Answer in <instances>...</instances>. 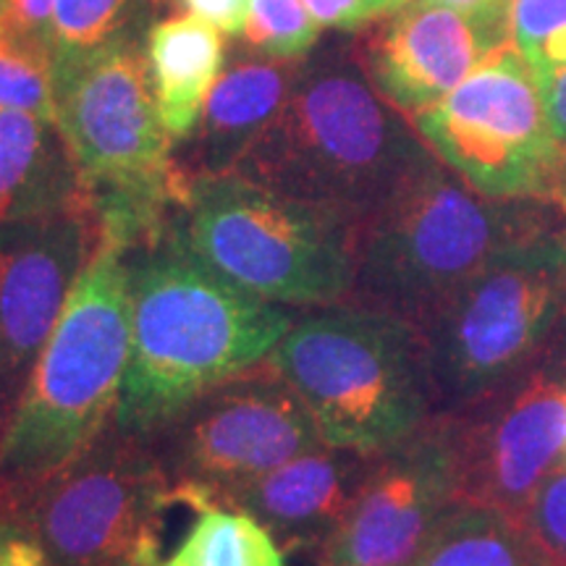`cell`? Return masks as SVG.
Wrapping results in <instances>:
<instances>
[{"instance_id":"d6986e66","label":"cell","mask_w":566,"mask_h":566,"mask_svg":"<svg viewBox=\"0 0 566 566\" xmlns=\"http://www.w3.org/2000/svg\"><path fill=\"white\" fill-rule=\"evenodd\" d=\"M74 163L59 126L21 111H0V226L74 202Z\"/></svg>"},{"instance_id":"3957f363","label":"cell","mask_w":566,"mask_h":566,"mask_svg":"<svg viewBox=\"0 0 566 566\" xmlns=\"http://www.w3.org/2000/svg\"><path fill=\"white\" fill-rule=\"evenodd\" d=\"M129 349V260L101 239L0 438V520L111 428Z\"/></svg>"},{"instance_id":"836d02e7","label":"cell","mask_w":566,"mask_h":566,"mask_svg":"<svg viewBox=\"0 0 566 566\" xmlns=\"http://www.w3.org/2000/svg\"><path fill=\"white\" fill-rule=\"evenodd\" d=\"M564 260H566V229H564Z\"/></svg>"},{"instance_id":"ac0fdd59","label":"cell","mask_w":566,"mask_h":566,"mask_svg":"<svg viewBox=\"0 0 566 566\" xmlns=\"http://www.w3.org/2000/svg\"><path fill=\"white\" fill-rule=\"evenodd\" d=\"M145 53L163 124L184 142L223 74V32L195 13H176L150 27Z\"/></svg>"},{"instance_id":"1f68e13d","label":"cell","mask_w":566,"mask_h":566,"mask_svg":"<svg viewBox=\"0 0 566 566\" xmlns=\"http://www.w3.org/2000/svg\"><path fill=\"white\" fill-rule=\"evenodd\" d=\"M428 3L446 6V9H454L459 13H467L470 19L480 21V24L491 27V30L509 34V19H512V0H428Z\"/></svg>"},{"instance_id":"7402d4cb","label":"cell","mask_w":566,"mask_h":566,"mask_svg":"<svg viewBox=\"0 0 566 566\" xmlns=\"http://www.w3.org/2000/svg\"><path fill=\"white\" fill-rule=\"evenodd\" d=\"M147 0H55L51 27L53 74L134 32Z\"/></svg>"},{"instance_id":"e575fe53","label":"cell","mask_w":566,"mask_h":566,"mask_svg":"<svg viewBox=\"0 0 566 566\" xmlns=\"http://www.w3.org/2000/svg\"><path fill=\"white\" fill-rule=\"evenodd\" d=\"M564 462H566V451H564Z\"/></svg>"},{"instance_id":"f546056e","label":"cell","mask_w":566,"mask_h":566,"mask_svg":"<svg viewBox=\"0 0 566 566\" xmlns=\"http://www.w3.org/2000/svg\"><path fill=\"white\" fill-rule=\"evenodd\" d=\"M0 566H51V562L32 535L0 522Z\"/></svg>"},{"instance_id":"44dd1931","label":"cell","mask_w":566,"mask_h":566,"mask_svg":"<svg viewBox=\"0 0 566 566\" xmlns=\"http://www.w3.org/2000/svg\"><path fill=\"white\" fill-rule=\"evenodd\" d=\"M195 520L160 566H292L286 551L250 514L223 504L192 506Z\"/></svg>"},{"instance_id":"d6a6232c","label":"cell","mask_w":566,"mask_h":566,"mask_svg":"<svg viewBox=\"0 0 566 566\" xmlns=\"http://www.w3.org/2000/svg\"><path fill=\"white\" fill-rule=\"evenodd\" d=\"M412 3L415 0H367V17H370V24H373V21L388 19L394 17V13L405 11L407 6Z\"/></svg>"},{"instance_id":"5b68a950","label":"cell","mask_w":566,"mask_h":566,"mask_svg":"<svg viewBox=\"0 0 566 566\" xmlns=\"http://www.w3.org/2000/svg\"><path fill=\"white\" fill-rule=\"evenodd\" d=\"M55 126L101 239L126 252L158 239L187 197L137 32L55 71Z\"/></svg>"},{"instance_id":"484cf974","label":"cell","mask_w":566,"mask_h":566,"mask_svg":"<svg viewBox=\"0 0 566 566\" xmlns=\"http://www.w3.org/2000/svg\"><path fill=\"white\" fill-rule=\"evenodd\" d=\"M558 30H566V0H512L509 34L525 59Z\"/></svg>"},{"instance_id":"7c38bea8","label":"cell","mask_w":566,"mask_h":566,"mask_svg":"<svg viewBox=\"0 0 566 566\" xmlns=\"http://www.w3.org/2000/svg\"><path fill=\"white\" fill-rule=\"evenodd\" d=\"M446 420L464 504L522 525L537 488L564 462L566 331L533 367Z\"/></svg>"},{"instance_id":"603a6c76","label":"cell","mask_w":566,"mask_h":566,"mask_svg":"<svg viewBox=\"0 0 566 566\" xmlns=\"http://www.w3.org/2000/svg\"><path fill=\"white\" fill-rule=\"evenodd\" d=\"M0 111H21L55 124L51 48L0 21Z\"/></svg>"},{"instance_id":"9a60e30c","label":"cell","mask_w":566,"mask_h":566,"mask_svg":"<svg viewBox=\"0 0 566 566\" xmlns=\"http://www.w3.org/2000/svg\"><path fill=\"white\" fill-rule=\"evenodd\" d=\"M509 42L506 34L467 13L415 0L405 11L380 19L354 51L375 92L412 122Z\"/></svg>"},{"instance_id":"4fadbf2b","label":"cell","mask_w":566,"mask_h":566,"mask_svg":"<svg viewBox=\"0 0 566 566\" xmlns=\"http://www.w3.org/2000/svg\"><path fill=\"white\" fill-rule=\"evenodd\" d=\"M97 247L101 226L84 197L0 226V438Z\"/></svg>"},{"instance_id":"6da1fadb","label":"cell","mask_w":566,"mask_h":566,"mask_svg":"<svg viewBox=\"0 0 566 566\" xmlns=\"http://www.w3.org/2000/svg\"><path fill=\"white\" fill-rule=\"evenodd\" d=\"M126 260L132 349L113 424L129 436L153 438L197 396L263 365L296 321L195 258L174 223Z\"/></svg>"},{"instance_id":"f1b7e54d","label":"cell","mask_w":566,"mask_h":566,"mask_svg":"<svg viewBox=\"0 0 566 566\" xmlns=\"http://www.w3.org/2000/svg\"><path fill=\"white\" fill-rule=\"evenodd\" d=\"M535 74L543 92L551 132H554L558 145L566 147V66L543 69Z\"/></svg>"},{"instance_id":"30bf717a","label":"cell","mask_w":566,"mask_h":566,"mask_svg":"<svg viewBox=\"0 0 566 566\" xmlns=\"http://www.w3.org/2000/svg\"><path fill=\"white\" fill-rule=\"evenodd\" d=\"M412 126L478 195L566 210V147L551 132L533 63L512 42Z\"/></svg>"},{"instance_id":"277c9868","label":"cell","mask_w":566,"mask_h":566,"mask_svg":"<svg viewBox=\"0 0 566 566\" xmlns=\"http://www.w3.org/2000/svg\"><path fill=\"white\" fill-rule=\"evenodd\" d=\"M564 229L556 205L491 200L436 158L359 223L349 302L420 331L495 254Z\"/></svg>"},{"instance_id":"cb8c5ba5","label":"cell","mask_w":566,"mask_h":566,"mask_svg":"<svg viewBox=\"0 0 566 566\" xmlns=\"http://www.w3.org/2000/svg\"><path fill=\"white\" fill-rule=\"evenodd\" d=\"M242 38L273 61H302L321 42V27L304 0H247Z\"/></svg>"},{"instance_id":"ba28073f","label":"cell","mask_w":566,"mask_h":566,"mask_svg":"<svg viewBox=\"0 0 566 566\" xmlns=\"http://www.w3.org/2000/svg\"><path fill=\"white\" fill-rule=\"evenodd\" d=\"M564 331V231L495 254L417 331L433 417L464 412L514 380L546 357Z\"/></svg>"},{"instance_id":"e0dca14e","label":"cell","mask_w":566,"mask_h":566,"mask_svg":"<svg viewBox=\"0 0 566 566\" xmlns=\"http://www.w3.org/2000/svg\"><path fill=\"white\" fill-rule=\"evenodd\" d=\"M302 61H273L260 55L223 71L195 132L184 139L189 145V166L184 168L189 181L237 171L250 147L281 113Z\"/></svg>"},{"instance_id":"2e32d148","label":"cell","mask_w":566,"mask_h":566,"mask_svg":"<svg viewBox=\"0 0 566 566\" xmlns=\"http://www.w3.org/2000/svg\"><path fill=\"white\" fill-rule=\"evenodd\" d=\"M370 464L373 457L321 446L226 493L218 504L258 520L286 554L317 562L344 525Z\"/></svg>"},{"instance_id":"7a4b0ae2","label":"cell","mask_w":566,"mask_h":566,"mask_svg":"<svg viewBox=\"0 0 566 566\" xmlns=\"http://www.w3.org/2000/svg\"><path fill=\"white\" fill-rule=\"evenodd\" d=\"M436 155L367 80L357 51L310 53L237 176L363 223Z\"/></svg>"},{"instance_id":"d590c367","label":"cell","mask_w":566,"mask_h":566,"mask_svg":"<svg viewBox=\"0 0 566 566\" xmlns=\"http://www.w3.org/2000/svg\"><path fill=\"white\" fill-rule=\"evenodd\" d=\"M0 3H3V0H0Z\"/></svg>"},{"instance_id":"5bb4252c","label":"cell","mask_w":566,"mask_h":566,"mask_svg":"<svg viewBox=\"0 0 566 566\" xmlns=\"http://www.w3.org/2000/svg\"><path fill=\"white\" fill-rule=\"evenodd\" d=\"M462 504L451 424L433 417L373 457L344 525L315 566H409Z\"/></svg>"},{"instance_id":"9c48e42d","label":"cell","mask_w":566,"mask_h":566,"mask_svg":"<svg viewBox=\"0 0 566 566\" xmlns=\"http://www.w3.org/2000/svg\"><path fill=\"white\" fill-rule=\"evenodd\" d=\"M176 493L150 438L111 424L0 522L24 530L51 566H160Z\"/></svg>"},{"instance_id":"ffe728a7","label":"cell","mask_w":566,"mask_h":566,"mask_svg":"<svg viewBox=\"0 0 566 566\" xmlns=\"http://www.w3.org/2000/svg\"><path fill=\"white\" fill-rule=\"evenodd\" d=\"M409 566H546L525 527L493 509L462 504Z\"/></svg>"},{"instance_id":"d4e9b609","label":"cell","mask_w":566,"mask_h":566,"mask_svg":"<svg viewBox=\"0 0 566 566\" xmlns=\"http://www.w3.org/2000/svg\"><path fill=\"white\" fill-rule=\"evenodd\" d=\"M522 527L546 566H566V462L537 488Z\"/></svg>"},{"instance_id":"8fae6325","label":"cell","mask_w":566,"mask_h":566,"mask_svg":"<svg viewBox=\"0 0 566 566\" xmlns=\"http://www.w3.org/2000/svg\"><path fill=\"white\" fill-rule=\"evenodd\" d=\"M176 504H218L226 493L321 449L313 417L263 363L197 396L150 438Z\"/></svg>"},{"instance_id":"8992f818","label":"cell","mask_w":566,"mask_h":566,"mask_svg":"<svg viewBox=\"0 0 566 566\" xmlns=\"http://www.w3.org/2000/svg\"><path fill=\"white\" fill-rule=\"evenodd\" d=\"M265 363L334 449L375 457L433 420L422 338L399 317L352 302L310 310Z\"/></svg>"},{"instance_id":"83f0119b","label":"cell","mask_w":566,"mask_h":566,"mask_svg":"<svg viewBox=\"0 0 566 566\" xmlns=\"http://www.w3.org/2000/svg\"><path fill=\"white\" fill-rule=\"evenodd\" d=\"M304 6L321 30L357 32L370 24L367 0H304Z\"/></svg>"},{"instance_id":"4316f807","label":"cell","mask_w":566,"mask_h":566,"mask_svg":"<svg viewBox=\"0 0 566 566\" xmlns=\"http://www.w3.org/2000/svg\"><path fill=\"white\" fill-rule=\"evenodd\" d=\"M55 0H3L0 3V21L19 34L45 42L51 48Z\"/></svg>"},{"instance_id":"4dcf8cb0","label":"cell","mask_w":566,"mask_h":566,"mask_svg":"<svg viewBox=\"0 0 566 566\" xmlns=\"http://www.w3.org/2000/svg\"><path fill=\"white\" fill-rule=\"evenodd\" d=\"M184 6L226 34H242L244 30L247 0H184Z\"/></svg>"},{"instance_id":"52a82bcc","label":"cell","mask_w":566,"mask_h":566,"mask_svg":"<svg viewBox=\"0 0 566 566\" xmlns=\"http://www.w3.org/2000/svg\"><path fill=\"white\" fill-rule=\"evenodd\" d=\"M174 231L233 286L279 307L349 302L359 226L237 174L189 181Z\"/></svg>"}]
</instances>
